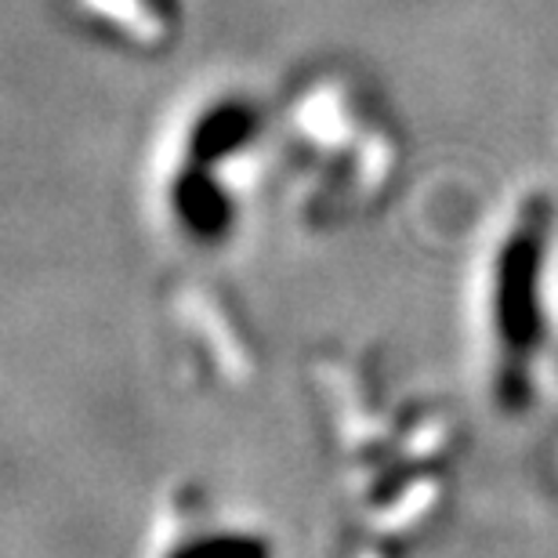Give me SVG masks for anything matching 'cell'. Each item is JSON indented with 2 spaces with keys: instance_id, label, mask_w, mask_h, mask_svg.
<instances>
[{
  "instance_id": "obj_1",
  "label": "cell",
  "mask_w": 558,
  "mask_h": 558,
  "mask_svg": "<svg viewBox=\"0 0 558 558\" xmlns=\"http://www.w3.org/2000/svg\"><path fill=\"white\" fill-rule=\"evenodd\" d=\"M316 392L344 537L388 551L417 541L450 494V417L377 385L363 366H330Z\"/></svg>"
},
{
  "instance_id": "obj_2",
  "label": "cell",
  "mask_w": 558,
  "mask_h": 558,
  "mask_svg": "<svg viewBox=\"0 0 558 558\" xmlns=\"http://www.w3.org/2000/svg\"><path fill=\"white\" fill-rule=\"evenodd\" d=\"M272 117L251 95L199 102L167 138L149 174L156 229L193 258L236 251L254 207L269 196Z\"/></svg>"
},
{
  "instance_id": "obj_3",
  "label": "cell",
  "mask_w": 558,
  "mask_h": 558,
  "mask_svg": "<svg viewBox=\"0 0 558 558\" xmlns=\"http://www.w3.org/2000/svg\"><path fill=\"white\" fill-rule=\"evenodd\" d=\"M396 182V131L349 95L316 87L272 124L269 196L301 232L366 221L388 204Z\"/></svg>"
},
{
  "instance_id": "obj_4",
  "label": "cell",
  "mask_w": 558,
  "mask_h": 558,
  "mask_svg": "<svg viewBox=\"0 0 558 558\" xmlns=\"http://www.w3.org/2000/svg\"><path fill=\"white\" fill-rule=\"evenodd\" d=\"M548 243L551 204L530 196L500 236L494 272L486 283V341L489 385L508 414H522L537 403L541 363L551 338L548 312ZM500 410V414H505Z\"/></svg>"
},
{
  "instance_id": "obj_5",
  "label": "cell",
  "mask_w": 558,
  "mask_h": 558,
  "mask_svg": "<svg viewBox=\"0 0 558 558\" xmlns=\"http://www.w3.org/2000/svg\"><path fill=\"white\" fill-rule=\"evenodd\" d=\"M138 558H287L258 508L204 475H182L153 497Z\"/></svg>"
}]
</instances>
